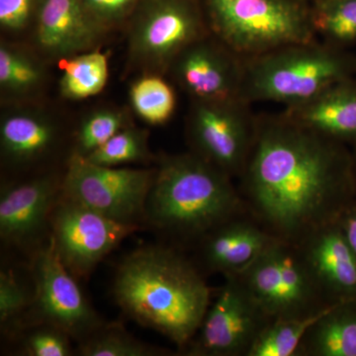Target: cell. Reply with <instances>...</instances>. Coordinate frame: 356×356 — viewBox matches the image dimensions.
Returning <instances> with one entry per match:
<instances>
[{
  "label": "cell",
  "instance_id": "ac0fdd59",
  "mask_svg": "<svg viewBox=\"0 0 356 356\" xmlns=\"http://www.w3.org/2000/svg\"><path fill=\"white\" fill-rule=\"evenodd\" d=\"M288 120L353 147L356 144V77L327 86L305 102L285 107Z\"/></svg>",
  "mask_w": 356,
  "mask_h": 356
},
{
  "label": "cell",
  "instance_id": "5b68a950",
  "mask_svg": "<svg viewBox=\"0 0 356 356\" xmlns=\"http://www.w3.org/2000/svg\"><path fill=\"white\" fill-rule=\"evenodd\" d=\"M213 36L248 58L318 39L302 0H202Z\"/></svg>",
  "mask_w": 356,
  "mask_h": 356
},
{
  "label": "cell",
  "instance_id": "8992f818",
  "mask_svg": "<svg viewBox=\"0 0 356 356\" xmlns=\"http://www.w3.org/2000/svg\"><path fill=\"white\" fill-rule=\"evenodd\" d=\"M234 276L270 320L308 317L332 305L296 243L277 238Z\"/></svg>",
  "mask_w": 356,
  "mask_h": 356
},
{
  "label": "cell",
  "instance_id": "6da1fadb",
  "mask_svg": "<svg viewBox=\"0 0 356 356\" xmlns=\"http://www.w3.org/2000/svg\"><path fill=\"white\" fill-rule=\"evenodd\" d=\"M238 178L250 214L276 238L296 245L336 221L356 197L351 147L282 113L257 115L254 146Z\"/></svg>",
  "mask_w": 356,
  "mask_h": 356
},
{
  "label": "cell",
  "instance_id": "f546056e",
  "mask_svg": "<svg viewBox=\"0 0 356 356\" xmlns=\"http://www.w3.org/2000/svg\"><path fill=\"white\" fill-rule=\"evenodd\" d=\"M43 70L24 51L1 44L0 47V86L11 95H24L41 83Z\"/></svg>",
  "mask_w": 356,
  "mask_h": 356
},
{
  "label": "cell",
  "instance_id": "d6986e66",
  "mask_svg": "<svg viewBox=\"0 0 356 356\" xmlns=\"http://www.w3.org/2000/svg\"><path fill=\"white\" fill-rule=\"evenodd\" d=\"M34 22L40 46L55 56L89 50L103 31L81 0H40Z\"/></svg>",
  "mask_w": 356,
  "mask_h": 356
},
{
  "label": "cell",
  "instance_id": "d6a6232c",
  "mask_svg": "<svg viewBox=\"0 0 356 356\" xmlns=\"http://www.w3.org/2000/svg\"><path fill=\"white\" fill-rule=\"evenodd\" d=\"M346 242L356 255V197L341 211L336 220Z\"/></svg>",
  "mask_w": 356,
  "mask_h": 356
},
{
  "label": "cell",
  "instance_id": "ffe728a7",
  "mask_svg": "<svg viewBox=\"0 0 356 356\" xmlns=\"http://www.w3.org/2000/svg\"><path fill=\"white\" fill-rule=\"evenodd\" d=\"M299 355L356 356V300L330 306L307 332Z\"/></svg>",
  "mask_w": 356,
  "mask_h": 356
},
{
  "label": "cell",
  "instance_id": "44dd1931",
  "mask_svg": "<svg viewBox=\"0 0 356 356\" xmlns=\"http://www.w3.org/2000/svg\"><path fill=\"white\" fill-rule=\"evenodd\" d=\"M34 298L28 262L2 255L0 266V332L4 341L22 324Z\"/></svg>",
  "mask_w": 356,
  "mask_h": 356
},
{
  "label": "cell",
  "instance_id": "836d02e7",
  "mask_svg": "<svg viewBox=\"0 0 356 356\" xmlns=\"http://www.w3.org/2000/svg\"><path fill=\"white\" fill-rule=\"evenodd\" d=\"M351 147V152H353V165H355V178H356V144L353 145Z\"/></svg>",
  "mask_w": 356,
  "mask_h": 356
},
{
  "label": "cell",
  "instance_id": "9c48e42d",
  "mask_svg": "<svg viewBox=\"0 0 356 356\" xmlns=\"http://www.w3.org/2000/svg\"><path fill=\"white\" fill-rule=\"evenodd\" d=\"M243 98L193 100L187 119L191 153L227 173L242 175L254 146L257 115Z\"/></svg>",
  "mask_w": 356,
  "mask_h": 356
},
{
  "label": "cell",
  "instance_id": "2e32d148",
  "mask_svg": "<svg viewBox=\"0 0 356 356\" xmlns=\"http://www.w3.org/2000/svg\"><path fill=\"white\" fill-rule=\"evenodd\" d=\"M297 245L330 304L356 300V255L337 221Z\"/></svg>",
  "mask_w": 356,
  "mask_h": 356
},
{
  "label": "cell",
  "instance_id": "603a6c76",
  "mask_svg": "<svg viewBox=\"0 0 356 356\" xmlns=\"http://www.w3.org/2000/svg\"><path fill=\"white\" fill-rule=\"evenodd\" d=\"M81 356H166L172 350L145 343L133 336L120 323L105 322L90 336L76 343Z\"/></svg>",
  "mask_w": 356,
  "mask_h": 356
},
{
  "label": "cell",
  "instance_id": "4316f807",
  "mask_svg": "<svg viewBox=\"0 0 356 356\" xmlns=\"http://www.w3.org/2000/svg\"><path fill=\"white\" fill-rule=\"evenodd\" d=\"M130 100L138 116L153 126L168 123L177 108V96L172 86L154 74L140 77L132 83Z\"/></svg>",
  "mask_w": 356,
  "mask_h": 356
},
{
  "label": "cell",
  "instance_id": "277c9868",
  "mask_svg": "<svg viewBox=\"0 0 356 356\" xmlns=\"http://www.w3.org/2000/svg\"><path fill=\"white\" fill-rule=\"evenodd\" d=\"M356 77V55L318 41L287 44L245 58L241 98L291 107L332 84Z\"/></svg>",
  "mask_w": 356,
  "mask_h": 356
},
{
  "label": "cell",
  "instance_id": "e575fe53",
  "mask_svg": "<svg viewBox=\"0 0 356 356\" xmlns=\"http://www.w3.org/2000/svg\"><path fill=\"white\" fill-rule=\"evenodd\" d=\"M302 1L309 2V3H310V2L312 1V0H302Z\"/></svg>",
  "mask_w": 356,
  "mask_h": 356
},
{
  "label": "cell",
  "instance_id": "f1b7e54d",
  "mask_svg": "<svg viewBox=\"0 0 356 356\" xmlns=\"http://www.w3.org/2000/svg\"><path fill=\"white\" fill-rule=\"evenodd\" d=\"M128 126L125 116L114 110H100L88 115L74 133L70 154L86 158Z\"/></svg>",
  "mask_w": 356,
  "mask_h": 356
},
{
  "label": "cell",
  "instance_id": "4fadbf2b",
  "mask_svg": "<svg viewBox=\"0 0 356 356\" xmlns=\"http://www.w3.org/2000/svg\"><path fill=\"white\" fill-rule=\"evenodd\" d=\"M200 327L182 353L192 356H247L270 318L234 275H227Z\"/></svg>",
  "mask_w": 356,
  "mask_h": 356
},
{
  "label": "cell",
  "instance_id": "4dcf8cb0",
  "mask_svg": "<svg viewBox=\"0 0 356 356\" xmlns=\"http://www.w3.org/2000/svg\"><path fill=\"white\" fill-rule=\"evenodd\" d=\"M103 30L130 20L143 0H81Z\"/></svg>",
  "mask_w": 356,
  "mask_h": 356
},
{
  "label": "cell",
  "instance_id": "30bf717a",
  "mask_svg": "<svg viewBox=\"0 0 356 356\" xmlns=\"http://www.w3.org/2000/svg\"><path fill=\"white\" fill-rule=\"evenodd\" d=\"M129 21L133 58L156 69L210 34L202 0H143Z\"/></svg>",
  "mask_w": 356,
  "mask_h": 356
},
{
  "label": "cell",
  "instance_id": "ba28073f",
  "mask_svg": "<svg viewBox=\"0 0 356 356\" xmlns=\"http://www.w3.org/2000/svg\"><path fill=\"white\" fill-rule=\"evenodd\" d=\"M156 170L95 165L70 154L65 165L64 194L109 219L146 229V203Z\"/></svg>",
  "mask_w": 356,
  "mask_h": 356
},
{
  "label": "cell",
  "instance_id": "8fae6325",
  "mask_svg": "<svg viewBox=\"0 0 356 356\" xmlns=\"http://www.w3.org/2000/svg\"><path fill=\"white\" fill-rule=\"evenodd\" d=\"M140 231L144 228L114 221L89 209L63 191L51 213L50 240L65 268L77 280H88L107 255Z\"/></svg>",
  "mask_w": 356,
  "mask_h": 356
},
{
  "label": "cell",
  "instance_id": "cb8c5ba5",
  "mask_svg": "<svg viewBox=\"0 0 356 356\" xmlns=\"http://www.w3.org/2000/svg\"><path fill=\"white\" fill-rule=\"evenodd\" d=\"M312 26L323 42L348 48L356 42V0H312Z\"/></svg>",
  "mask_w": 356,
  "mask_h": 356
},
{
  "label": "cell",
  "instance_id": "7a4b0ae2",
  "mask_svg": "<svg viewBox=\"0 0 356 356\" xmlns=\"http://www.w3.org/2000/svg\"><path fill=\"white\" fill-rule=\"evenodd\" d=\"M111 292L126 317L168 337L181 351L211 304V290L197 264L165 243L126 254L115 269Z\"/></svg>",
  "mask_w": 356,
  "mask_h": 356
},
{
  "label": "cell",
  "instance_id": "7402d4cb",
  "mask_svg": "<svg viewBox=\"0 0 356 356\" xmlns=\"http://www.w3.org/2000/svg\"><path fill=\"white\" fill-rule=\"evenodd\" d=\"M108 81V58L99 51L77 54L67 60L60 79V95L83 100L102 92Z\"/></svg>",
  "mask_w": 356,
  "mask_h": 356
},
{
  "label": "cell",
  "instance_id": "52a82bcc",
  "mask_svg": "<svg viewBox=\"0 0 356 356\" xmlns=\"http://www.w3.org/2000/svg\"><path fill=\"white\" fill-rule=\"evenodd\" d=\"M65 168L0 187V242L4 254L29 264L50 241L51 217L64 191Z\"/></svg>",
  "mask_w": 356,
  "mask_h": 356
},
{
  "label": "cell",
  "instance_id": "3957f363",
  "mask_svg": "<svg viewBox=\"0 0 356 356\" xmlns=\"http://www.w3.org/2000/svg\"><path fill=\"white\" fill-rule=\"evenodd\" d=\"M145 212V229L180 248L247 209L231 177L193 153L161 156Z\"/></svg>",
  "mask_w": 356,
  "mask_h": 356
},
{
  "label": "cell",
  "instance_id": "484cf974",
  "mask_svg": "<svg viewBox=\"0 0 356 356\" xmlns=\"http://www.w3.org/2000/svg\"><path fill=\"white\" fill-rule=\"evenodd\" d=\"M74 341L57 325L36 323L20 327L4 343L13 355L72 356L76 355Z\"/></svg>",
  "mask_w": 356,
  "mask_h": 356
},
{
  "label": "cell",
  "instance_id": "9a60e30c",
  "mask_svg": "<svg viewBox=\"0 0 356 356\" xmlns=\"http://www.w3.org/2000/svg\"><path fill=\"white\" fill-rule=\"evenodd\" d=\"M63 144L60 129L44 115L13 112L0 124V153L13 179L57 170L50 165Z\"/></svg>",
  "mask_w": 356,
  "mask_h": 356
},
{
  "label": "cell",
  "instance_id": "d4e9b609",
  "mask_svg": "<svg viewBox=\"0 0 356 356\" xmlns=\"http://www.w3.org/2000/svg\"><path fill=\"white\" fill-rule=\"evenodd\" d=\"M327 308L308 317L271 320L259 332L247 356L299 355L307 332Z\"/></svg>",
  "mask_w": 356,
  "mask_h": 356
},
{
  "label": "cell",
  "instance_id": "e0dca14e",
  "mask_svg": "<svg viewBox=\"0 0 356 356\" xmlns=\"http://www.w3.org/2000/svg\"><path fill=\"white\" fill-rule=\"evenodd\" d=\"M277 238L259 222L238 215L213 229L195 245L198 267L225 276L240 273Z\"/></svg>",
  "mask_w": 356,
  "mask_h": 356
},
{
  "label": "cell",
  "instance_id": "83f0119b",
  "mask_svg": "<svg viewBox=\"0 0 356 356\" xmlns=\"http://www.w3.org/2000/svg\"><path fill=\"white\" fill-rule=\"evenodd\" d=\"M84 159L95 165L121 166L149 163L154 156L147 145L146 131L128 126Z\"/></svg>",
  "mask_w": 356,
  "mask_h": 356
},
{
  "label": "cell",
  "instance_id": "7c38bea8",
  "mask_svg": "<svg viewBox=\"0 0 356 356\" xmlns=\"http://www.w3.org/2000/svg\"><path fill=\"white\" fill-rule=\"evenodd\" d=\"M29 266L34 298L18 330L47 323L64 330L79 343L106 322L89 303L79 280L58 259L51 240L32 257Z\"/></svg>",
  "mask_w": 356,
  "mask_h": 356
},
{
  "label": "cell",
  "instance_id": "5bb4252c",
  "mask_svg": "<svg viewBox=\"0 0 356 356\" xmlns=\"http://www.w3.org/2000/svg\"><path fill=\"white\" fill-rule=\"evenodd\" d=\"M170 67L177 83L193 100L241 97L245 58L211 33L184 49Z\"/></svg>",
  "mask_w": 356,
  "mask_h": 356
},
{
  "label": "cell",
  "instance_id": "1f68e13d",
  "mask_svg": "<svg viewBox=\"0 0 356 356\" xmlns=\"http://www.w3.org/2000/svg\"><path fill=\"white\" fill-rule=\"evenodd\" d=\"M40 0H0V25L8 31H20L35 21Z\"/></svg>",
  "mask_w": 356,
  "mask_h": 356
}]
</instances>
